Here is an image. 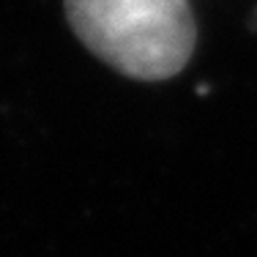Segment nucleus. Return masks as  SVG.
<instances>
[{"label":"nucleus","mask_w":257,"mask_h":257,"mask_svg":"<svg viewBox=\"0 0 257 257\" xmlns=\"http://www.w3.org/2000/svg\"><path fill=\"white\" fill-rule=\"evenodd\" d=\"M66 17L96 58L140 82L175 77L197 44L189 0H66Z\"/></svg>","instance_id":"obj_1"}]
</instances>
